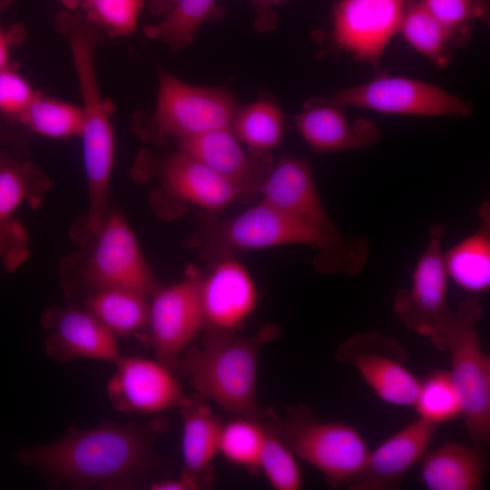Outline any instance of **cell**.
<instances>
[{
	"instance_id": "cell-38",
	"label": "cell",
	"mask_w": 490,
	"mask_h": 490,
	"mask_svg": "<svg viewBox=\"0 0 490 490\" xmlns=\"http://www.w3.org/2000/svg\"><path fill=\"white\" fill-rule=\"evenodd\" d=\"M25 38V30L21 24L4 28L0 24V72L11 66L9 63L10 48L20 44Z\"/></svg>"
},
{
	"instance_id": "cell-22",
	"label": "cell",
	"mask_w": 490,
	"mask_h": 490,
	"mask_svg": "<svg viewBox=\"0 0 490 490\" xmlns=\"http://www.w3.org/2000/svg\"><path fill=\"white\" fill-rule=\"evenodd\" d=\"M180 409L182 419L181 475L201 488L210 481L212 460L220 450L223 423L214 415L206 399L198 394L185 397Z\"/></svg>"
},
{
	"instance_id": "cell-43",
	"label": "cell",
	"mask_w": 490,
	"mask_h": 490,
	"mask_svg": "<svg viewBox=\"0 0 490 490\" xmlns=\"http://www.w3.org/2000/svg\"><path fill=\"white\" fill-rule=\"evenodd\" d=\"M64 6V9L75 11L81 9L85 0H59Z\"/></svg>"
},
{
	"instance_id": "cell-16",
	"label": "cell",
	"mask_w": 490,
	"mask_h": 490,
	"mask_svg": "<svg viewBox=\"0 0 490 490\" xmlns=\"http://www.w3.org/2000/svg\"><path fill=\"white\" fill-rule=\"evenodd\" d=\"M51 331L46 355L60 363L88 358L115 364L121 358L117 337L84 307L54 309L43 317Z\"/></svg>"
},
{
	"instance_id": "cell-12",
	"label": "cell",
	"mask_w": 490,
	"mask_h": 490,
	"mask_svg": "<svg viewBox=\"0 0 490 490\" xmlns=\"http://www.w3.org/2000/svg\"><path fill=\"white\" fill-rule=\"evenodd\" d=\"M336 358L353 366L384 402L414 407L421 381L406 367V349L394 338L364 332L343 341Z\"/></svg>"
},
{
	"instance_id": "cell-8",
	"label": "cell",
	"mask_w": 490,
	"mask_h": 490,
	"mask_svg": "<svg viewBox=\"0 0 490 490\" xmlns=\"http://www.w3.org/2000/svg\"><path fill=\"white\" fill-rule=\"evenodd\" d=\"M355 106L385 113L439 116L471 113L470 103L435 84L406 77H380L342 89L322 98H310L304 106Z\"/></svg>"
},
{
	"instance_id": "cell-14",
	"label": "cell",
	"mask_w": 490,
	"mask_h": 490,
	"mask_svg": "<svg viewBox=\"0 0 490 490\" xmlns=\"http://www.w3.org/2000/svg\"><path fill=\"white\" fill-rule=\"evenodd\" d=\"M114 365L106 392L120 412L156 414L180 407L186 397L175 372L157 359L122 356Z\"/></svg>"
},
{
	"instance_id": "cell-11",
	"label": "cell",
	"mask_w": 490,
	"mask_h": 490,
	"mask_svg": "<svg viewBox=\"0 0 490 490\" xmlns=\"http://www.w3.org/2000/svg\"><path fill=\"white\" fill-rule=\"evenodd\" d=\"M201 283V278L190 276L175 284L158 287L151 296L145 341L156 359L173 371L204 328Z\"/></svg>"
},
{
	"instance_id": "cell-9",
	"label": "cell",
	"mask_w": 490,
	"mask_h": 490,
	"mask_svg": "<svg viewBox=\"0 0 490 490\" xmlns=\"http://www.w3.org/2000/svg\"><path fill=\"white\" fill-rule=\"evenodd\" d=\"M91 242L93 250L83 274L90 293L120 288L151 297L158 289L137 239L121 212L109 211Z\"/></svg>"
},
{
	"instance_id": "cell-29",
	"label": "cell",
	"mask_w": 490,
	"mask_h": 490,
	"mask_svg": "<svg viewBox=\"0 0 490 490\" xmlns=\"http://www.w3.org/2000/svg\"><path fill=\"white\" fill-rule=\"evenodd\" d=\"M399 32L417 52L440 66L448 62V47L457 36L446 29L425 7L411 0L404 14Z\"/></svg>"
},
{
	"instance_id": "cell-2",
	"label": "cell",
	"mask_w": 490,
	"mask_h": 490,
	"mask_svg": "<svg viewBox=\"0 0 490 490\" xmlns=\"http://www.w3.org/2000/svg\"><path fill=\"white\" fill-rule=\"evenodd\" d=\"M195 241L211 260L228 258L240 250L309 245L318 251L314 267L318 271L347 275L362 270L370 249L367 237H347L339 230L318 229L263 201L230 219H208Z\"/></svg>"
},
{
	"instance_id": "cell-5",
	"label": "cell",
	"mask_w": 490,
	"mask_h": 490,
	"mask_svg": "<svg viewBox=\"0 0 490 490\" xmlns=\"http://www.w3.org/2000/svg\"><path fill=\"white\" fill-rule=\"evenodd\" d=\"M484 312L476 298L463 300L442 334V350L450 355V377L467 435L475 444L490 439V358L484 352L476 324Z\"/></svg>"
},
{
	"instance_id": "cell-20",
	"label": "cell",
	"mask_w": 490,
	"mask_h": 490,
	"mask_svg": "<svg viewBox=\"0 0 490 490\" xmlns=\"http://www.w3.org/2000/svg\"><path fill=\"white\" fill-rule=\"evenodd\" d=\"M293 123L307 143L318 153L368 148L380 138L377 125L369 119L351 122L342 107L332 104L304 106Z\"/></svg>"
},
{
	"instance_id": "cell-25",
	"label": "cell",
	"mask_w": 490,
	"mask_h": 490,
	"mask_svg": "<svg viewBox=\"0 0 490 490\" xmlns=\"http://www.w3.org/2000/svg\"><path fill=\"white\" fill-rule=\"evenodd\" d=\"M26 154L11 147H0V221L13 218L25 201L34 206L50 186Z\"/></svg>"
},
{
	"instance_id": "cell-28",
	"label": "cell",
	"mask_w": 490,
	"mask_h": 490,
	"mask_svg": "<svg viewBox=\"0 0 490 490\" xmlns=\"http://www.w3.org/2000/svg\"><path fill=\"white\" fill-rule=\"evenodd\" d=\"M27 131L50 138L81 137L83 130L82 107L37 92L18 119Z\"/></svg>"
},
{
	"instance_id": "cell-39",
	"label": "cell",
	"mask_w": 490,
	"mask_h": 490,
	"mask_svg": "<svg viewBox=\"0 0 490 490\" xmlns=\"http://www.w3.org/2000/svg\"><path fill=\"white\" fill-rule=\"evenodd\" d=\"M152 490H197L201 486L189 477L181 474L178 478H167L153 481L150 485Z\"/></svg>"
},
{
	"instance_id": "cell-15",
	"label": "cell",
	"mask_w": 490,
	"mask_h": 490,
	"mask_svg": "<svg viewBox=\"0 0 490 490\" xmlns=\"http://www.w3.org/2000/svg\"><path fill=\"white\" fill-rule=\"evenodd\" d=\"M179 151L204 163L241 194L261 190L274 167L270 152L245 151L231 128L177 141Z\"/></svg>"
},
{
	"instance_id": "cell-26",
	"label": "cell",
	"mask_w": 490,
	"mask_h": 490,
	"mask_svg": "<svg viewBox=\"0 0 490 490\" xmlns=\"http://www.w3.org/2000/svg\"><path fill=\"white\" fill-rule=\"evenodd\" d=\"M147 296L126 289H103L89 293L84 308L116 337L129 338L146 330Z\"/></svg>"
},
{
	"instance_id": "cell-23",
	"label": "cell",
	"mask_w": 490,
	"mask_h": 490,
	"mask_svg": "<svg viewBox=\"0 0 490 490\" xmlns=\"http://www.w3.org/2000/svg\"><path fill=\"white\" fill-rule=\"evenodd\" d=\"M420 479L429 490H480L486 458L476 446L449 442L422 457Z\"/></svg>"
},
{
	"instance_id": "cell-34",
	"label": "cell",
	"mask_w": 490,
	"mask_h": 490,
	"mask_svg": "<svg viewBox=\"0 0 490 490\" xmlns=\"http://www.w3.org/2000/svg\"><path fill=\"white\" fill-rule=\"evenodd\" d=\"M145 0H85V17L104 34L117 38L132 34L137 26Z\"/></svg>"
},
{
	"instance_id": "cell-3",
	"label": "cell",
	"mask_w": 490,
	"mask_h": 490,
	"mask_svg": "<svg viewBox=\"0 0 490 490\" xmlns=\"http://www.w3.org/2000/svg\"><path fill=\"white\" fill-rule=\"evenodd\" d=\"M279 335L273 324L250 337L206 333L201 347L186 349L174 372L225 411L259 424L269 422L277 414L258 404V368L261 349Z\"/></svg>"
},
{
	"instance_id": "cell-30",
	"label": "cell",
	"mask_w": 490,
	"mask_h": 490,
	"mask_svg": "<svg viewBox=\"0 0 490 490\" xmlns=\"http://www.w3.org/2000/svg\"><path fill=\"white\" fill-rule=\"evenodd\" d=\"M215 0H176L172 9L154 24L143 28L153 41L168 44L179 52L192 42L193 36L213 9Z\"/></svg>"
},
{
	"instance_id": "cell-21",
	"label": "cell",
	"mask_w": 490,
	"mask_h": 490,
	"mask_svg": "<svg viewBox=\"0 0 490 490\" xmlns=\"http://www.w3.org/2000/svg\"><path fill=\"white\" fill-rule=\"evenodd\" d=\"M159 177L172 195L209 211L224 209L241 194L204 163L180 151L160 162Z\"/></svg>"
},
{
	"instance_id": "cell-41",
	"label": "cell",
	"mask_w": 490,
	"mask_h": 490,
	"mask_svg": "<svg viewBox=\"0 0 490 490\" xmlns=\"http://www.w3.org/2000/svg\"><path fill=\"white\" fill-rule=\"evenodd\" d=\"M176 0H150L149 9L152 15L164 16L173 6Z\"/></svg>"
},
{
	"instance_id": "cell-17",
	"label": "cell",
	"mask_w": 490,
	"mask_h": 490,
	"mask_svg": "<svg viewBox=\"0 0 490 490\" xmlns=\"http://www.w3.org/2000/svg\"><path fill=\"white\" fill-rule=\"evenodd\" d=\"M438 425L422 417L393 434L368 453L349 490L398 489L407 473L418 463L435 436Z\"/></svg>"
},
{
	"instance_id": "cell-4",
	"label": "cell",
	"mask_w": 490,
	"mask_h": 490,
	"mask_svg": "<svg viewBox=\"0 0 490 490\" xmlns=\"http://www.w3.org/2000/svg\"><path fill=\"white\" fill-rule=\"evenodd\" d=\"M54 29L68 43L82 97L84 122L81 138L87 189L93 194H103L110 188L114 157L111 122L114 107L110 99L103 97L95 69V52L104 34L82 9L60 11Z\"/></svg>"
},
{
	"instance_id": "cell-42",
	"label": "cell",
	"mask_w": 490,
	"mask_h": 490,
	"mask_svg": "<svg viewBox=\"0 0 490 490\" xmlns=\"http://www.w3.org/2000/svg\"><path fill=\"white\" fill-rule=\"evenodd\" d=\"M258 5L259 14L260 16V21L261 22L263 19L264 21H270L274 22V15L272 14L270 5L271 4H279L283 1L287 0H255Z\"/></svg>"
},
{
	"instance_id": "cell-45",
	"label": "cell",
	"mask_w": 490,
	"mask_h": 490,
	"mask_svg": "<svg viewBox=\"0 0 490 490\" xmlns=\"http://www.w3.org/2000/svg\"><path fill=\"white\" fill-rule=\"evenodd\" d=\"M15 0H0V12L11 5Z\"/></svg>"
},
{
	"instance_id": "cell-7",
	"label": "cell",
	"mask_w": 490,
	"mask_h": 490,
	"mask_svg": "<svg viewBox=\"0 0 490 490\" xmlns=\"http://www.w3.org/2000/svg\"><path fill=\"white\" fill-rule=\"evenodd\" d=\"M280 436L296 457L317 468L333 486L348 485L369 453L355 427L320 421L303 405L288 408Z\"/></svg>"
},
{
	"instance_id": "cell-31",
	"label": "cell",
	"mask_w": 490,
	"mask_h": 490,
	"mask_svg": "<svg viewBox=\"0 0 490 490\" xmlns=\"http://www.w3.org/2000/svg\"><path fill=\"white\" fill-rule=\"evenodd\" d=\"M280 421L277 416L260 424L263 435L260 471L276 490H299L303 485L301 470L296 456L280 436Z\"/></svg>"
},
{
	"instance_id": "cell-1",
	"label": "cell",
	"mask_w": 490,
	"mask_h": 490,
	"mask_svg": "<svg viewBox=\"0 0 490 490\" xmlns=\"http://www.w3.org/2000/svg\"><path fill=\"white\" fill-rule=\"evenodd\" d=\"M165 428V421L158 417L143 426L103 421L88 429L71 426L59 440L23 447L15 455L56 485L132 489L161 466L153 445Z\"/></svg>"
},
{
	"instance_id": "cell-40",
	"label": "cell",
	"mask_w": 490,
	"mask_h": 490,
	"mask_svg": "<svg viewBox=\"0 0 490 490\" xmlns=\"http://www.w3.org/2000/svg\"><path fill=\"white\" fill-rule=\"evenodd\" d=\"M3 146L11 147L18 151L27 152L28 135L23 131L0 132V147Z\"/></svg>"
},
{
	"instance_id": "cell-13",
	"label": "cell",
	"mask_w": 490,
	"mask_h": 490,
	"mask_svg": "<svg viewBox=\"0 0 490 490\" xmlns=\"http://www.w3.org/2000/svg\"><path fill=\"white\" fill-rule=\"evenodd\" d=\"M411 0H340L333 6L334 44L379 69Z\"/></svg>"
},
{
	"instance_id": "cell-27",
	"label": "cell",
	"mask_w": 490,
	"mask_h": 490,
	"mask_svg": "<svg viewBox=\"0 0 490 490\" xmlns=\"http://www.w3.org/2000/svg\"><path fill=\"white\" fill-rule=\"evenodd\" d=\"M231 130L248 150L265 153L279 146L284 132V118L279 108L269 100H259L236 110Z\"/></svg>"
},
{
	"instance_id": "cell-32",
	"label": "cell",
	"mask_w": 490,
	"mask_h": 490,
	"mask_svg": "<svg viewBox=\"0 0 490 490\" xmlns=\"http://www.w3.org/2000/svg\"><path fill=\"white\" fill-rule=\"evenodd\" d=\"M262 428L259 423L236 416L223 424L219 452L230 463L254 474L260 471Z\"/></svg>"
},
{
	"instance_id": "cell-37",
	"label": "cell",
	"mask_w": 490,
	"mask_h": 490,
	"mask_svg": "<svg viewBox=\"0 0 490 490\" xmlns=\"http://www.w3.org/2000/svg\"><path fill=\"white\" fill-rule=\"evenodd\" d=\"M28 254L27 235L15 217L0 221V260L13 271L24 261Z\"/></svg>"
},
{
	"instance_id": "cell-19",
	"label": "cell",
	"mask_w": 490,
	"mask_h": 490,
	"mask_svg": "<svg viewBox=\"0 0 490 490\" xmlns=\"http://www.w3.org/2000/svg\"><path fill=\"white\" fill-rule=\"evenodd\" d=\"M260 191L262 201L276 209L318 229L338 231L322 204L310 164L305 159L283 156Z\"/></svg>"
},
{
	"instance_id": "cell-10",
	"label": "cell",
	"mask_w": 490,
	"mask_h": 490,
	"mask_svg": "<svg viewBox=\"0 0 490 490\" xmlns=\"http://www.w3.org/2000/svg\"><path fill=\"white\" fill-rule=\"evenodd\" d=\"M429 230L430 239L413 271L411 287L397 291L393 312L407 328L442 350L443 330L453 310L446 302L448 276L441 245L444 227L436 223Z\"/></svg>"
},
{
	"instance_id": "cell-24",
	"label": "cell",
	"mask_w": 490,
	"mask_h": 490,
	"mask_svg": "<svg viewBox=\"0 0 490 490\" xmlns=\"http://www.w3.org/2000/svg\"><path fill=\"white\" fill-rule=\"evenodd\" d=\"M477 230L444 253L447 276L462 289L481 292L490 286V207L484 202Z\"/></svg>"
},
{
	"instance_id": "cell-33",
	"label": "cell",
	"mask_w": 490,
	"mask_h": 490,
	"mask_svg": "<svg viewBox=\"0 0 490 490\" xmlns=\"http://www.w3.org/2000/svg\"><path fill=\"white\" fill-rule=\"evenodd\" d=\"M413 407L416 408L419 417L438 426L452 421L461 415L449 370H434L421 381Z\"/></svg>"
},
{
	"instance_id": "cell-6",
	"label": "cell",
	"mask_w": 490,
	"mask_h": 490,
	"mask_svg": "<svg viewBox=\"0 0 490 490\" xmlns=\"http://www.w3.org/2000/svg\"><path fill=\"white\" fill-rule=\"evenodd\" d=\"M237 107L228 91L192 86L159 71L156 106L147 118H135V130L146 140L163 143L206 132L231 128Z\"/></svg>"
},
{
	"instance_id": "cell-36",
	"label": "cell",
	"mask_w": 490,
	"mask_h": 490,
	"mask_svg": "<svg viewBox=\"0 0 490 490\" xmlns=\"http://www.w3.org/2000/svg\"><path fill=\"white\" fill-rule=\"evenodd\" d=\"M429 13L448 31L457 36L466 34L472 19H483V14L471 0H421ZM486 22V21H485Z\"/></svg>"
},
{
	"instance_id": "cell-18",
	"label": "cell",
	"mask_w": 490,
	"mask_h": 490,
	"mask_svg": "<svg viewBox=\"0 0 490 490\" xmlns=\"http://www.w3.org/2000/svg\"><path fill=\"white\" fill-rule=\"evenodd\" d=\"M201 298L206 333L234 334L258 302L255 283L248 270L230 257L221 259L201 278Z\"/></svg>"
},
{
	"instance_id": "cell-35",
	"label": "cell",
	"mask_w": 490,
	"mask_h": 490,
	"mask_svg": "<svg viewBox=\"0 0 490 490\" xmlns=\"http://www.w3.org/2000/svg\"><path fill=\"white\" fill-rule=\"evenodd\" d=\"M37 91L11 65L0 72V113L18 121Z\"/></svg>"
},
{
	"instance_id": "cell-44",
	"label": "cell",
	"mask_w": 490,
	"mask_h": 490,
	"mask_svg": "<svg viewBox=\"0 0 490 490\" xmlns=\"http://www.w3.org/2000/svg\"><path fill=\"white\" fill-rule=\"evenodd\" d=\"M477 9L483 14L485 21H488L489 3L488 0H471Z\"/></svg>"
}]
</instances>
